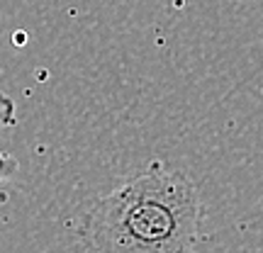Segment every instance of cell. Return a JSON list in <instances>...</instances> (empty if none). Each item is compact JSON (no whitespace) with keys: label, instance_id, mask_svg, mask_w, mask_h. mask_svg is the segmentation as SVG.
I'll use <instances>...</instances> for the list:
<instances>
[{"label":"cell","instance_id":"7a4b0ae2","mask_svg":"<svg viewBox=\"0 0 263 253\" xmlns=\"http://www.w3.org/2000/svg\"><path fill=\"white\" fill-rule=\"evenodd\" d=\"M12 124H15V103H12V98L0 93V131L10 129Z\"/></svg>","mask_w":263,"mask_h":253},{"label":"cell","instance_id":"6da1fadb","mask_svg":"<svg viewBox=\"0 0 263 253\" xmlns=\"http://www.w3.org/2000/svg\"><path fill=\"white\" fill-rule=\"evenodd\" d=\"M81 239L105 253L190 251L200 239V195L185 173L154 161L88 209Z\"/></svg>","mask_w":263,"mask_h":253},{"label":"cell","instance_id":"3957f363","mask_svg":"<svg viewBox=\"0 0 263 253\" xmlns=\"http://www.w3.org/2000/svg\"><path fill=\"white\" fill-rule=\"evenodd\" d=\"M15 170H17V161H15V156L0 153V183H5V180L12 178Z\"/></svg>","mask_w":263,"mask_h":253}]
</instances>
